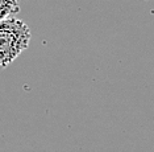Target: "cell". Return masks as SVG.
<instances>
[{
  "label": "cell",
  "instance_id": "obj_2",
  "mask_svg": "<svg viewBox=\"0 0 154 152\" xmlns=\"http://www.w3.org/2000/svg\"><path fill=\"white\" fill-rule=\"evenodd\" d=\"M20 12V0H0V21Z\"/></svg>",
  "mask_w": 154,
  "mask_h": 152
},
{
  "label": "cell",
  "instance_id": "obj_1",
  "mask_svg": "<svg viewBox=\"0 0 154 152\" xmlns=\"http://www.w3.org/2000/svg\"><path fill=\"white\" fill-rule=\"evenodd\" d=\"M30 28L17 17L0 21V69L15 61L30 44Z\"/></svg>",
  "mask_w": 154,
  "mask_h": 152
}]
</instances>
